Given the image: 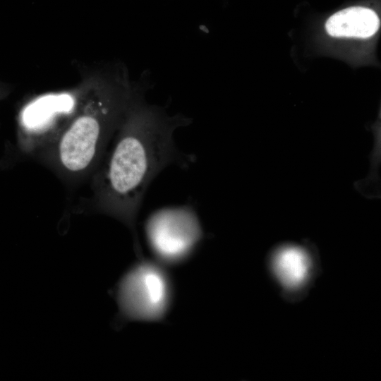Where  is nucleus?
Listing matches in <instances>:
<instances>
[{
  "mask_svg": "<svg viewBox=\"0 0 381 381\" xmlns=\"http://www.w3.org/2000/svg\"><path fill=\"white\" fill-rule=\"evenodd\" d=\"M117 298L120 309L126 318L157 320L164 314L169 306L168 277L160 266L142 260L122 278Z\"/></svg>",
  "mask_w": 381,
  "mask_h": 381,
  "instance_id": "obj_4",
  "label": "nucleus"
},
{
  "mask_svg": "<svg viewBox=\"0 0 381 381\" xmlns=\"http://www.w3.org/2000/svg\"><path fill=\"white\" fill-rule=\"evenodd\" d=\"M10 89L7 84L0 81V99L8 95Z\"/></svg>",
  "mask_w": 381,
  "mask_h": 381,
  "instance_id": "obj_8",
  "label": "nucleus"
},
{
  "mask_svg": "<svg viewBox=\"0 0 381 381\" xmlns=\"http://www.w3.org/2000/svg\"><path fill=\"white\" fill-rule=\"evenodd\" d=\"M272 262L277 278L289 288L298 286L304 280L309 266L306 252L294 246H284L277 250Z\"/></svg>",
  "mask_w": 381,
  "mask_h": 381,
  "instance_id": "obj_7",
  "label": "nucleus"
},
{
  "mask_svg": "<svg viewBox=\"0 0 381 381\" xmlns=\"http://www.w3.org/2000/svg\"><path fill=\"white\" fill-rule=\"evenodd\" d=\"M83 90V82L77 88L44 95L24 106L19 124L26 151L36 156L56 140L76 111Z\"/></svg>",
  "mask_w": 381,
  "mask_h": 381,
  "instance_id": "obj_3",
  "label": "nucleus"
},
{
  "mask_svg": "<svg viewBox=\"0 0 381 381\" xmlns=\"http://www.w3.org/2000/svg\"><path fill=\"white\" fill-rule=\"evenodd\" d=\"M149 244L158 259L167 263L183 260L201 238V228L190 207L164 208L153 213L146 224Z\"/></svg>",
  "mask_w": 381,
  "mask_h": 381,
  "instance_id": "obj_5",
  "label": "nucleus"
},
{
  "mask_svg": "<svg viewBox=\"0 0 381 381\" xmlns=\"http://www.w3.org/2000/svg\"><path fill=\"white\" fill-rule=\"evenodd\" d=\"M380 25L377 13L365 6L342 8L326 20L327 32L335 37L367 38L375 35Z\"/></svg>",
  "mask_w": 381,
  "mask_h": 381,
  "instance_id": "obj_6",
  "label": "nucleus"
},
{
  "mask_svg": "<svg viewBox=\"0 0 381 381\" xmlns=\"http://www.w3.org/2000/svg\"><path fill=\"white\" fill-rule=\"evenodd\" d=\"M189 119L169 116L141 98L129 109L91 176L93 207L127 225L134 233L136 217L152 179L180 155L173 133Z\"/></svg>",
  "mask_w": 381,
  "mask_h": 381,
  "instance_id": "obj_1",
  "label": "nucleus"
},
{
  "mask_svg": "<svg viewBox=\"0 0 381 381\" xmlns=\"http://www.w3.org/2000/svg\"><path fill=\"white\" fill-rule=\"evenodd\" d=\"M76 111L56 140L36 156L70 186L90 179L140 93L121 73L91 75Z\"/></svg>",
  "mask_w": 381,
  "mask_h": 381,
  "instance_id": "obj_2",
  "label": "nucleus"
}]
</instances>
